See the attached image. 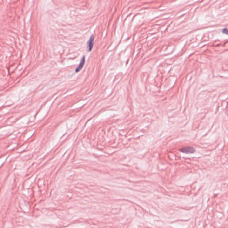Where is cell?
<instances>
[{
	"label": "cell",
	"instance_id": "3957f363",
	"mask_svg": "<svg viewBox=\"0 0 228 228\" xmlns=\"http://www.w3.org/2000/svg\"><path fill=\"white\" fill-rule=\"evenodd\" d=\"M85 63V56H83V57L82 58L81 60V61L80 62L79 65L78 66V67H77V68L75 69L76 72H79L80 70H82V68H83V67L84 66Z\"/></svg>",
	"mask_w": 228,
	"mask_h": 228
},
{
	"label": "cell",
	"instance_id": "6da1fadb",
	"mask_svg": "<svg viewBox=\"0 0 228 228\" xmlns=\"http://www.w3.org/2000/svg\"><path fill=\"white\" fill-rule=\"evenodd\" d=\"M180 151L186 154H192L195 152V149L192 147H185L181 148Z\"/></svg>",
	"mask_w": 228,
	"mask_h": 228
},
{
	"label": "cell",
	"instance_id": "7a4b0ae2",
	"mask_svg": "<svg viewBox=\"0 0 228 228\" xmlns=\"http://www.w3.org/2000/svg\"><path fill=\"white\" fill-rule=\"evenodd\" d=\"M94 36L93 34L91 35L89 38L87 42V50L88 51H91L92 49L94 44Z\"/></svg>",
	"mask_w": 228,
	"mask_h": 228
},
{
	"label": "cell",
	"instance_id": "277c9868",
	"mask_svg": "<svg viewBox=\"0 0 228 228\" xmlns=\"http://www.w3.org/2000/svg\"><path fill=\"white\" fill-rule=\"evenodd\" d=\"M222 33L224 34H227V35H228V29H227V28H225V29H222Z\"/></svg>",
	"mask_w": 228,
	"mask_h": 228
}]
</instances>
